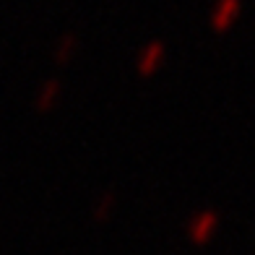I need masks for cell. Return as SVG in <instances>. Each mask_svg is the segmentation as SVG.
<instances>
[{"mask_svg":"<svg viewBox=\"0 0 255 255\" xmlns=\"http://www.w3.org/2000/svg\"><path fill=\"white\" fill-rule=\"evenodd\" d=\"M216 227H219V216L214 211H201V214L193 216V222L188 227V235L195 245H206V242L211 240V235L216 232Z\"/></svg>","mask_w":255,"mask_h":255,"instance_id":"cell-1","label":"cell"},{"mask_svg":"<svg viewBox=\"0 0 255 255\" xmlns=\"http://www.w3.org/2000/svg\"><path fill=\"white\" fill-rule=\"evenodd\" d=\"M240 8H242V0H216V5L211 10V29L227 31L240 16Z\"/></svg>","mask_w":255,"mask_h":255,"instance_id":"cell-2","label":"cell"},{"mask_svg":"<svg viewBox=\"0 0 255 255\" xmlns=\"http://www.w3.org/2000/svg\"><path fill=\"white\" fill-rule=\"evenodd\" d=\"M161 63H164V44L161 42H148L143 47V52L138 55V63H135L138 76H154L161 68Z\"/></svg>","mask_w":255,"mask_h":255,"instance_id":"cell-3","label":"cell"},{"mask_svg":"<svg viewBox=\"0 0 255 255\" xmlns=\"http://www.w3.org/2000/svg\"><path fill=\"white\" fill-rule=\"evenodd\" d=\"M76 52H78V37L76 34H63L60 39H57V44H55V63L57 65H68L76 57Z\"/></svg>","mask_w":255,"mask_h":255,"instance_id":"cell-4","label":"cell"},{"mask_svg":"<svg viewBox=\"0 0 255 255\" xmlns=\"http://www.w3.org/2000/svg\"><path fill=\"white\" fill-rule=\"evenodd\" d=\"M118 208V195L115 193H102L99 195V201L94 203V211H91V216L97 219V222H104V219H110V214Z\"/></svg>","mask_w":255,"mask_h":255,"instance_id":"cell-5","label":"cell"},{"mask_svg":"<svg viewBox=\"0 0 255 255\" xmlns=\"http://www.w3.org/2000/svg\"><path fill=\"white\" fill-rule=\"evenodd\" d=\"M57 99H60V81H47L44 84V91H42V97H39V110L42 112H47L52 110Z\"/></svg>","mask_w":255,"mask_h":255,"instance_id":"cell-6","label":"cell"}]
</instances>
